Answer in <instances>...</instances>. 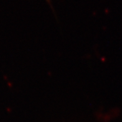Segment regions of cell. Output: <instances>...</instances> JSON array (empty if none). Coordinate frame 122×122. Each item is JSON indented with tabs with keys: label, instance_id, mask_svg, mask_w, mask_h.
Instances as JSON below:
<instances>
[{
	"label": "cell",
	"instance_id": "1",
	"mask_svg": "<svg viewBox=\"0 0 122 122\" xmlns=\"http://www.w3.org/2000/svg\"><path fill=\"white\" fill-rule=\"evenodd\" d=\"M47 1H48V3H50V0H47Z\"/></svg>",
	"mask_w": 122,
	"mask_h": 122
}]
</instances>
